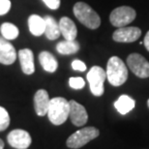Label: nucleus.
Instances as JSON below:
<instances>
[{"label": "nucleus", "mask_w": 149, "mask_h": 149, "mask_svg": "<svg viewBox=\"0 0 149 149\" xmlns=\"http://www.w3.org/2000/svg\"><path fill=\"white\" fill-rule=\"evenodd\" d=\"M58 23H59V28H60V32L65 38V40L73 41L76 39L77 35V29L72 19L67 17H63L60 19Z\"/></svg>", "instance_id": "obj_14"}, {"label": "nucleus", "mask_w": 149, "mask_h": 149, "mask_svg": "<svg viewBox=\"0 0 149 149\" xmlns=\"http://www.w3.org/2000/svg\"><path fill=\"white\" fill-rule=\"evenodd\" d=\"M72 68H73L74 70H76V71H79V72H84V71L86 70V65L83 63L82 61L76 59V60H74L72 62Z\"/></svg>", "instance_id": "obj_24"}, {"label": "nucleus", "mask_w": 149, "mask_h": 149, "mask_svg": "<svg viewBox=\"0 0 149 149\" xmlns=\"http://www.w3.org/2000/svg\"><path fill=\"white\" fill-rule=\"evenodd\" d=\"M46 22V29H45V34L47 39L49 40H56L61 35L60 28H59V23L56 22L54 17L50 16H46L44 17Z\"/></svg>", "instance_id": "obj_16"}, {"label": "nucleus", "mask_w": 149, "mask_h": 149, "mask_svg": "<svg viewBox=\"0 0 149 149\" xmlns=\"http://www.w3.org/2000/svg\"><path fill=\"white\" fill-rule=\"evenodd\" d=\"M10 125V116L4 108L0 107V132L6 130Z\"/></svg>", "instance_id": "obj_21"}, {"label": "nucleus", "mask_w": 149, "mask_h": 149, "mask_svg": "<svg viewBox=\"0 0 149 149\" xmlns=\"http://www.w3.org/2000/svg\"><path fill=\"white\" fill-rule=\"evenodd\" d=\"M143 44H144V46H145V49H146L149 52V31L146 33V35H145Z\"/></svg>", "instance_id": "obj_26"}, {"label": "nucleus", "mask_w": 149, "mask_h": 149, "mask_svg": "<svg viewBox=\"0 0 149 149\" xmlns=\"http://www.w3.org/2000/svg\"><path fill=\"white\" fill-rule=\"evenodd\" d=\"M70 113L69 117L74 126L81 127L86 124L88 120V114L85 108L74 100H71L70 102Z\"/></svg>", "instance_id": "obj_9"}, {"label": "nucleus", "mask_w": 149, "mask_h": 149, "mask_svg": "<svg viewBox=\"0 0 149 149\" xmlns=\"http://www.w3.org/2000/svg\"><path fill=\"white\" fill-rule=\"evenodd\" d=\"M28 26L31 34L39 37L45 33L46 29V22L45 19L38 15H31L28 19Z\"/></svg>", "instance_id": "obj_15"}, {"label": "nucleus", "mask_w": 149, "mask_h": 149, "mask_svg": "<svg viewBox=\"0 0 149 149\" xmlns=\"http://www.w3.org/2000/svg\"><path fill=\"white\" fill-rule=\"evenodd\" d=\"M17 53L14 46L5 38L0 37V63L11 65L16 61Z\"/></svg>", "instance_id": "obj_11"}, {"label": "nucleus", "mask_w": 149, "mask_h": 149, "mask_svg": "<svg viewBox=\"0 0 149 149\" xmlns=\"http://www.w3.org/2000/svg\"><path fill=\"white\" fill-rule=\"evenodd\" d=\"M136 11L133 8L129 6H121L111 12L109 20L113 26L120 28L132 22L136 19Z\"/></svg>", "instance_id": "obj_6"}, {"label": "nucleus", "mask_w": 149, "mask_h": 149, "mask_svg": "<svg viewBox=\"0 0 149 149\" xmlns=\"http://www.w3.org/2000/svg\"><path fill=\"white\" fill-rule=\"evenodd\" d=\"M39 61L45 71L49 73H54L57 70L58 63L56 58L49 52H42L39 54Z\"/></svg>", "instance_id": "obj_17"}, {"label": "nucleus", "mask_w": 149, "mask_h": 149, "mask_svg": "<svg viewBox=\"0 0 149 149\" xmlns=\"http://www.w3.org/2000/svg\"><path fill=\"white\" fill-rule=\"evenodd\" d=\"M50 99L49 97V93L45 89H40L35 93L34 96V109L37 115L45 116L47 114Z\"/></svg>", "instance_id": "obj_12"}, {"label": "nucleus", "mask_w": 149, "mask_h": 149, "mask_svg": "<svg viewBox=\"0 0 149 149\" xmlns=\"http://www.w3.org/2000/svg\"><path fill=\"white\" fill-rule=\"evenodd\" d=\"M43 2L52 10H56L60 6V0H43Z\"/></svg>", "instance_id": "obj_25"}, {"label": "nucleus", "mask_w": 149, "mask_h": 149, "mask_svg": "<svg viewBox=\"0 0 149 149\" xmlns=\"http://www.w3.org/2000/svg\"><path fill=\"white\" fill-rule=\"evenodd\" d=\"M4 148V142H3V141L1 139H0V149H3Z\"/></svg>", "instance_id": "obj_27"}, {"label": "nucleus", "mask_w": 149, "mask_h": 149, "mask_svg": "<svg viewBox=\"0 0 149 149\" xmlns=\"http://www.w3.org/2000/svg\"><path fill=\"white\" fill-rule=\"evenodd\" d=\"M141 30L139 27H120L114 31L113 40L118 43H133L141 37Z\"/></svg>", "instance_id": "obj_10"}, {"label": "nucleus", "mask_w": 149, "mask_h": 149, "mask_svg": "<svg viewBox=\"0 0 149 149\" xmlns=\"http://www.w3.org/2000/svg\"><path fill=\"white\" fill-rule=\"evenodd\" d=\"M100 131L95 127H86L82 128L77 132H74L73 135H71L67 139V146L69 148L77 149L84 146L86 143L91 141L92 139L99 136Z\"/></svg>", "instance_id": "obj_4"}, {"label": "nucleus", "mask_w": 149, "mask_h": 149, "mask_svg": "<svg viewBox=\"0 0 149 149\" xmlns=\"http://www.w3.org/2000/svg\"><path fill=\"white\" fill-rule=\"evenodd\" d=\"M107 79L113 86H120L128 79V69L126 65L117 56L109 59L107 65Z\"/></svg>", "instance_id": "obj_2"}, {"label": "nucleus", "mask_w": 149, "mask_h": 149, "mask_svg": "<svg viewBox=\"0 0 149 149\" xmlns=\"http://www.w3.org/2000/svg\"><path fill=\"white\" fill-rule=\"evenodd\" d=\"M70 104L63 97H55L50 99L47 116L53 125H62L69 117Z\"/></svg>", "instance_id": "obj_1"}, {"label": "nucleus", "mask_w": 149, "mask_h": 149, "mask_svg": "<svg viewBox=\"0 0 149 149\" xmlns=\"http://www.w3.org/2000/svg\"><path fill=\"white\" fill-rule=\"evenodd\" d=\"M74 15L83 25L89 29H97L101 24V19L96 12L84 2H77L74 4Z\"/></svg>", "instance_id": "obj_3"}, {"label": "nucleus", "mask_w": 149, "mask_h": 149, "mask_svg": "<svg viewBox=\"0 0 149 149\" xmlns=\"http://www.w3.org/2000/svg\"><path fill=\"white\" fill-rule=\"evenodd\" d=\"M114 107L120 114H127L135 108V100L128 95H121L114 103Z\"/></svg>", "instance_id": "obj_18"}, {"label": "nucleus", "mask_w": 149, "mask_h": 149, "mask_svg": "<svg viewBox=\"0 0 149 149\" xmlns=\"http://www.w3.org/2000/svg\"><path fill=\"white\" fill-rule=\"evenodd\" d=\"M19 58L22 72L25 74H32L35 72L33 52L29 49H23L19 52Z\"/></svg>", "instance_id": "obj_13"}, {"label": "nucleus", "mask_w": 149, "mask_h": 149, "mask_svg": "<svg viewBox=\"0 0 149 149\" xmlns=\"http://www.w3.org/2000/svg\"><path fill=\"white\" fill-rule=\"evenodd\" d=\"M147 106H148V108H149V99H148V101H147Z\"/></svg>", "instance_id": "obj_28"}, {"label": "nucleus", "mask_w": 149, "mask_h": 149, "mask_svg": "<svg viewBox=\"0 0 149 149\" xmlns=\"http://www.w3.org/2000/svg\"><path fill=\"white\" fill-rule=\"evenodd\" d=\"M79 44L77 43L76 40L69 41V40H65L62 41L60 43L57 44L56 46V50L61 53V54H74L79 52Z\"/></svg>", "instance_id": "obj_19"}, {"label": "nucleus", "mask_w": 149, "mask_h": 149, "mask_svg": "<svg viewBox=\"0 0 149 149\" xmlns=\"http://www.w3.org/2000/svg\"><path fill=\"white\" fill-rule=\"evenodd\" d=\"M69 84L73 89H82L85 85V81L82 77H70L69 79Z\"/></svg>", "instance_id": "obj_22"}, {"label": "nucleus", "mask_w": 149, "mask_h": 149, "mask_svg": "<svg viewBox=\"0 0 149 149\" xmlns=\"http://www.w3.org/2000/svg\"><path fill=\"white\" fill-rule=\"evenodd\" d=\"M11 9L10 0H0V16L7 14Z\"/></svg>", "instance_id": "obj_23"}, {"label": "nucleus", "mask_w": 149, "mask_h": 149, "mask_svg": "<svg viewBox=\"0 0 149 149\" xmlns=\"http://www.w3.org/2000/svg\"><path fill=\"white\" fill-rule=\"evenodd\" d=\"M7 141L12 147L17 149H27L32 142L29 133L22 129L11 131L7 136Z\"/></svg>", "instance_id": "obj_8"}, {"label": "nucleus", "mask_w": 149, "mask_h": 149, "mask_svg": "<svg viewBox=\"0 0 149 149\" xmlns=\"http://www.w3.org/2000/svg\"><path fill=\"white\" fill-rule=\"evenodd\" d=\"M129 69L141 79L149 77V62L139 53H131L127 58Z\"/></svg>", "instance_id": "obj_7"}, {"label": "nucleus", "mask_w": 149, "mask_h": 149, "mask_svg": "<svg viewBox=\"0 0 149 149\" xmlns=\"http://www.w3.org/2000/svg\"><path fill=\"white\" fill-rule=\"evenodd\" d=\"M107 79L106 71L99 66H93L87 73V80L90 90L94 96L100 97L104 94V82Z\"/></svg>", "instance_id": "obj_5"}, {"label": "nucleus", "mask_w": 149, "mask_h": 149, "mask_svg": "<svg viewBox=\"0 0 149 149\" xmlns=\"http://www.w3.org/2000/svg\"><path fill=\"white\" fill-rule=\"evenodd\" d=\"M2 37L5 38L6 40H14L19 36V28L16 25L11 22H4L2 23L0 27Z\"/></svg>", "instance_id": "obj_20"}]
</instances>
